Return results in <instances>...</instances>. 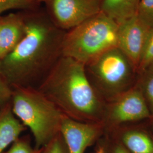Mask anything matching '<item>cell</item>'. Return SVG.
<instances>
[{
  "label": "cell",
  "instance_id": "6da1fadb",
  "mask_svg": "<svg viewBox=\"0 0 153 153\" xmlns=\"http://www.w3.org/2000/svg\"><path fill=\"white\" fill-rule=\"evenodd\" d=\"M25 33L21 42L1 60L0 73L11 88H37L62 56L65 33L47 13L25 11Z\"/></svg>",
  "mask_w": 153,
  "mask_h": 153
},
{
  "label": "cell",
  "instance_id": "7a4b0ae2",
  "mask_svg": "<svg viewBox=\"0 0 153 153\" xmlns=\"http://www.w3.org/2000/svg\"><path fill=\"white\" fill-rule=\"evenodd\" d=\"M36 88L66 117L103 124L106 103L90 84L82 63L62 56Z\"/></svg>",
  "mask_w": 153,
  "mask_h": 153
},
{
  "label": "cell",
  "instance_id": "3957f363",
  "mask_svg": "<svg viewBox=\"0 0 153 153\" xmlns=\"http://www.w3.org/2000/svg\"><path fill=\"white\" fill-rule=\"evenodd\" d=\"M12 89V111L24 126L30 129L35 149L39 150L60 133L65 115L37 88Z\"/></svg>",
  "mask_w": 153,
  "mask_h": 153
},
{
  "label": "cell",
  "instance_id": "277c9868",
  "mask_svg": "<svg viewBox=\"0 0 153 153\" xmlns=\"http://www.w3.org/2000/svg\"><path fill=\"white\" fill-rule=\"evenodd\" d=\"M115 47H118V23L100 11L66 31L61 52L85 65Z\"/></svg>",
  "mask_w": 153,
  "mask_h": 153
},
{
  "label": "cell",
  "instance_id": "5b68a950",
  "mask_svg": "<svg viewBox=\"0 0 153 153\" xmlns=\"http://www.w3.org/2000/svg\"><path fill=\"white\" fill-rule=\"evenodd\" d=\"M85 68L90 84L105 103L137 84L138 71L119 47L107 50Z\"/></svg>",
  "mask_w": 153,
  "mask_h": 153
},
{
  "label": "cell",
  "instance_id": "8992f818",
  "mask_svg": "<svg viewBox=\"0 0 153 153\" xmlns=\"http://www.w3.org/2000/svg\"><path fill=\"white\" fill-rule=\"evenodd\" d=\"M152 119L141 90L137 84L105 104L103 124L104 131L120 126L143 123Z\"/></svg>",
  "mask_w": 153,
  "mask_h": 153
},
{
  "label": "cell",
  "instance_id": "52a82bcc",
  "mask_svg": "<svg viewBox=\"0 0 153 153\" xmlns=\"http://www.w3.org/2000/svg\"><path fill=\"white\" fill-rule=\"evenodd\" d=\"M102 0H48L47 14L57 27L67 31L100 12Z\"/></svg>",
  "mask_w": 153,
  "mask_h": 153
},
{
  "label": "cell",
  "instance_id": "ba28073f",
  "mask_svg": "<svg viewBox=\"0 0 153 153\" xmlns=\"http://www.w3.org/2000/svg\"><path fill=\"white\" fill-rule=\"evenodd\" d=\"M61 134L69 153H84L86 149L103 136L102 123H83L64 116Z\"/></svg>",
  "mask_w": 153,
  "mask_h": 153
},
{
  "label": "cell",
  "instance_id": "9c48e42d",
  "mask_svg": "<svg viewBox=\"0 0 153 153\" xmlns=\"http://www.w3.org/2000/svg\"><path fill=\"white\" fill-rule=\"evenodd\" d=\"M149 28L137 16L118 23V47L130 59L138 71Z\"/></svg>",
  "mask_w": 153,
  "mask_h": 153
},
{
  "label": "cell",
  "instance_id": "30bf717a",
  "mask_svg": "<svg viewBox=\"0 0 153 153\" xmlns=\"http://www.w3.org/2000/svg\"><path fill=\"white\" fill-rule=\"evenodd\" d=\"M104 133L120 142L131 153H153V133L147 121L120 126Z\"/></svg>",
  "mask_w": 153,
  "mask_h": 153
},
{
  "label": "cell",
  "instance_id": "8fae6325",
  "mask_svg": "<svg viewBox=\"0 0 153 153\" xmlns=\"http://www.w3.org/2000/svg\"><path fill=\"white\" fill-rule=\"evenodd\" d=\"M26 30L24 13H11L0 19V60L16 48Z\"/></svg>",
  "mask_w": 153,
  "mask_h": 153
},
{
  "label": "cell",
  "instance_id": "7c38bea8",
  "mask_svg": "<svg viewBox=\"0 0 153 153\" xmlns=\"http://www.w3.org/2000/svg\"><path fill=\"white\" fill-rule=\"evenodd\" d=\"M26 127L14 114L11 104L0 109V153L16 141Z\"/></svg>",
  "mask_w": 153,
  "mask_h": 153
},
{
  "label": "cell",
  "instance_id": "4fadbf2b",
  "mask_svg": "<svg viewBox=\"0 0 153 153\" xmlns=\"http://www.w3.org/2000/svg\"><path fill=\"white\" fill-rule=\"evenodd\" d=\"M141 0H102L100 11L117 23L136 16Z\"/></svg>",
  "mask_w": 153,
  "mask_h": 153
},
{
  "label": "cell",
  "instance_id": "5bb4252c",
  "mask_svg": "<svg viewBox=\"0 0 153 153\" xmlns=\"http://www.w3.org/2000/svg\"><path fill=\"white\" fill-rule=\"evenodd\" d=\"M137 85L153 118V64L138 73Z\"/></svg>",
  "mask_w": 153,
  "mask_h": 153
},
{
  "label": "cell",
  "instance_id": "9a60e30c",
  "mask_svg": "<svg viewBox=\"0 0 153 153\" xmlns=\"http://www.w3.org/2000/svg\"><path fill=\"white\" fill-rule=\"evenodd\" d=\"M153 64V27L150 28L138 66V73Z\"/></svg>",
  "mask_w": 153,
  "mask_h": 153
},
{
  "label": "cell",
  "instance_id": "2e32d148",
  "mask_svg": "<svg viewBox=\"0 0 153 153\" xmlns=\"http://www.w3.org/2000/svg\"><path fill=\"white\" fill-rule=\"evenodd\" d=\"M38 5H36L28 0H0V16L4 11L21 9L31 10L36 9Z\"/></svg>",
  "mask_w": 153,
  "mask_h": 153
},
{
  "label": "cell",
  "instance_id": "e0dca14e",
  "mask_svg": "<svg viewBox=\"0 0 153 153\" xmlns=\"http://www.w3.org/2000/svg\"><path fill=\"white\" fill-rule=\"evenodd\" d=\"M137 16L148 27H153V0H141Z\"/></svg>",
  "mask_w": 153,
  "mask_h": 153
},
{
  "label": "cell",
  "instance_id": "ac0fdd59",
  "mask_svg": "<svg viewBox=\"0 0 153 153\" xmlns=\"http://www.w3.org/2000/svg\"><path fill=\"white\" fill-rule=\"evenodd\" d=\"M39 153H69L62 136L60 133L44 147Z\"/></svg>",
  "mask_w": 153,
  "mask_h": 153
},
{
  "label": "cell",
  "instance_id": "d6986e66",
  "mask_svg": "<svg viewBox=\"0 0 153 153\" xmlns=\"http://www.w3.org/2000/svg\"><path fill=\"white\" fill-rule=\"evenodd\" d=\"M40 149L33 148L30 142L25 138H18L11 145V148L6 153H39Z\"/></svg>",
  "mask_w": 153,
  "mask_h": 153
},
{
  "label": "cell",
  "instance_id": "ffe728a7",
  "mask_svg": "<svg viewBox=\"0 0 153 153\" xmlns=\"http://www.w3.org/2000/svg\"><path fill=\"white\" fill-rule=\"evenodd\" d=\"M103 136L105 137V142L103 143L106 153H131L120 142L113 137L105 133Z\"/></svg>",
  "mask_w": 153,
  "mask_h": 153
},
{
  "label": "cell",
  "instance_id": "44dd1931",
  "mask_svg": "<svg viewBox=\"0 0 153 153\" xmlns=\"http://www.w3.org/2000/svg\"><path fill=\"white\" fill-rule=\"evenodd\" d=\"M13 89L0 73V109L11 100Z\"/></svg>",
  "mask_w": 153,
  "mask_h": 153
},
{
  "label": "cell",
  "instance_id": "7402d4cb",
  "mask_svg": "<svg viewBox=\"0 0 153 153\" xmlns=\"http://www.w3.org/2000/svg\"><path fill=\"white\" fill-rule=\"evenodd\" d=\"M94 153H106L103 143H102V144L99 145L97 150L95 151V152Z\"/></svg>",
  "mask_w": 153,
  "mask_h": 153
},
{
  "label": "cell",
  "instance_id": "603a6c76",
  "mask_svg": "<svg viewBox=\"0 0 153 153\" xmlns=\"http://www.w3.org/2000/svg\"><path fill=\"white\" fill-rule=\"evenodd\" d=\"M28 1L33 2L35 4H36V5H38L39 4H40V3H42V2L45 3L48 0H28Z\"/></svg>",
  "mask_w": 153,
  "mask_h": 153
},
{
  "label": "cell",
  "instance_id": "cb8c5ba5",
  "mask_svg": "<svg viewBox=\"0 0 153 153\" xmlns=\"http://www.w3.org/2000/svg\"><path fill=\"white\" fill-rule=\"evenodd\" d=\"M147 124H148V126L150 128V129L151 130V131L153 133V118L152 119H150V120L147 121Z\"/></svg>",
  "mask_w": 153,
  "mask_h": 153
},
{
  "label": "cell",
  "instance_id": "d4e9b609",
  "mask_svg": "<svg viewBox=\"0 0 153 153\" xmlns=\"http://www.w3.org/2000/svg\"><path fill=\"white\" fill-rule=\"evenodd\" d=\"M1 16H0V19H1Z\"/></svg>",
  "mask_w": 153,
  "mask_h": 153
}]
</instances>
